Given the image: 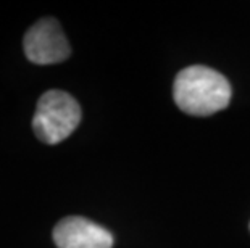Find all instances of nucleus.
<instances>
[{"label":"nucleus","mask_w":250,"mask_h":248,"mask_svg":"<svg viewBox=\"0 0 250 248\" xmlns=\"http://www.w3.org/2000/svg\"><path fill=\"white\" fill-rule=\"evenodd\" d=\"M229 81L204 65L184 68L173 84V97L181 112L192 116H210L225 110L231 102Z\"/></svg>","instance_id":"obj_1"},{"label":"nucleus","mask_w":250,"mask_h":248,"mask_svg":"<svg viewBox=\"0 0 250 248\" xmlns=\"http://www.w3.org/2000/svg\"><path fill=\"white\" fill-rule=\"evenodd\" d=\"M81 107L76 98L63 91H47L37 102L33 116L36 137L47 145H55L70 137L81 123Z\"/></svg>","instance_id":"obj_2"},{"label":"nucleus","mask_w":250,"mask_h":248,"mask_svg":"<svg viewBox=\"0 0 250 248\" xmlns=\"http://www.w3.org/2000/svg\"><path fill=\"white\" fill-rule=\"evenodd\" d=\"M24 55L36 65H54L65 61L71 54L70 44L55 18H42L26 31Z\"/></svg>","instance_id":"obj_3"},{"label":"nucleus","mask_w":250,"mask_h":248,"mask_svg":"<svg viewBox=\"0 0 250 248\" xmlns=\"http://www.w3.org/2000/svg\"><path fill=\"white\" fill-rule=\"evenodd\" d=\"M58 248H111L113 235L102 226L83 216H68L52 232Z\"/></svg>","instance_id":"obj_4"}]
</instances>
